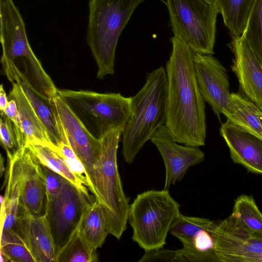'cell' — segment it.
I'll use <instances>...</instances> for the list:
<instances>
[{"instance_id":"6da1fadb","label":"cell","mask_w":262,"mask_h":262,"mask_svg":"<svg viewBox=\"0 0 262 262\" xmlns=\"http://www.w3.org/2000/svg\"><path fill=\"white\" fill-rule=\"evenodd\" d=\"M170 41L172 50L165 66L168 88L165 124L178 143L204 146L205 101L196 79L194 52L178 35H173Z\"/></svg>"},{"instance_id":"7a4b0ae2","label":"cell","mask_w":262,"mask_h":262,"mask_svg":"<svg viewBox=\"0 0 262 262\" xmlns=\"http://www.w3.org/2000/svg\"><path fill=\"white\" fill-rule=\"evenodd\" d=\"M167 88L165 68L161 66L147 73L144 85L132 97V114L122 134V155L127 164L165 124Z\"/></svg>"},{"instance_id":"3957f363","label":"cell","mask_w":262,"mask_h":262,"mask_svg":"<svg viewBox=\"0 0 262 262\" xmlns=\"http://www.w3.org/2000/svg\"><path fill=\"white\" fill-rule=\"evenodd\" d=\"M145 0H89L86 41L97 66V78L115 73L120 35L136 9Z\"/></svg>"},{"instance_id":"277c9868","label":"cell","mask_w":262,"mask_h":262,"mask_svg":"<svg viewBox=\"0 0 262 262\" xmlns=\"http://www.w3.org/2000/svg\"><path fill=\"white\" fill-rule=\"evenodd\" d=\"M123 129L106 134L94 164L89 189L105 211L110 234L120 239L127 228L129 199L125 195L119 174L117 153Z\"/></svg>"},{"instance_id":"5b68a950","label":"cell","mask_w":262,"mask_h":262,"mask_svg":"<svg viewBox=\"0 0 262 262\" xmlns=\"http://www.w3.org/2000/svg\"><path fill=\"white\" fill-rule=\"evenodd\" d=\"M180 204L168 189L139 194L129 206L132 239L145 251L163 247L172 223L180 213Z\"/></svg>"},{"instance_id":"8992f818","label":"cell","mask_w":262,"mask_h":262,"mask_svg":"<svg viewBox=\"0 0 262 262\" xmlns=\"http://www.w3.org/2000/svg\"><path fill=\"white\" fill-rule=\"evenodd\" d=\"M58 95L95 137L124 127L132 114V97L119 93L58 90Z\"/></svg>"},{"instance_id":"52a82bcc","label":"cell","mask_w":262,"mask_h":262,"mask_svg":"<svg viewBox=\"0 0 262 262\" xmlns=\"http://www.w3.org/2000/svg\"><path fill=\"white\" fill-rule=\"evenodd\" d=\"M169 25L194 53L213 54L219 12L208 0H166Z\"/></svg>"},{"instance_id":"ba28073f","label":"cell","mask_w":262,"mask_h":262,"mask_svg":"<svg viewBox=\"0 0 262 262\" xmlns=\"http://www.w3.org/2000/svg\"><path fill=\"white\" fill-rule=\"evenodd\" d=\"M91 202L87 196L68 181L60 192L47 198L46 214L57 251L78 228L84 208Z\"/></svg>"},{"instance_id":"9c48e42d","label":"cell","mask_w":262,"mask_h":262,"mask_svg":"<svg viewBox=\"0 0 262 262\" xmlns=\"http://www.w3.org/2000/svg\"><path fill=\"white\" fill-rule=\"evenodd\" d=\"M212 234L217 261L258 262L262 254V237L252 234L231 215L216 223Z\"/></svg>"},{"instance_id":"30bf717a","label":"cell","mask_w":262,"mask_h":262,"mask_svg":"<svg viewBox=\"0 0 262 262\" xmlns=\"http://www.w3.org/2000/svg\"><path fill=\"white\" fill-rule=\"evenodd\" d=\"M64 137L83 165L89 188L94 164L101 148V140L93 136L71 109L66 102L57 94L51 100Z\"/></svg>"},{"instance_id":"8fae6325","label":"cell","mask_w":262,"mask_h":262,"mask_svg":"<svg viewBox=\"0 0 262 262\" xmlns=\"http://www.w3.org/2000/svg\"><path fill=\"white\" fill-rule=\"evenodd\" d=\"M193 61L202 96L220 119L228 110L231 99L227 71L212 54L194 53Z\"/></svg>"},{"instance_id":"7c38bea8","label":"cell","mask_w":262,"mask_h":262,"mask_svg":"<svg viewBox=\"0 0 262 262\" xmlns=\"http://www.w3.org/2000/svg\"><path fill=\"white\" fill-rule=\"evenodd\" d=\"M18 165L21 201L25 214L46 213L47 194L41 164L28 147L15 154Z\"/></svg>"},{"instance_id":"4fadbf2b","label":"cell","mask_w":262,"mask_h":262,"mask_svg":"<svg viewBox=\"0 0 262 262\" xmlns=\"http://www.w3.org/2000/svg\"><path fill=\"white\" fill-rule=\"evenodd\" d=\"M150 140L157 148L164 163L165 189L181 181L189 168L201 163L205 159V155L199 147L179 145L165 124L158 128Z\"/></svg>"},{"instance_id":"5bb4252c","label":"cell","mask_w":262,"mask_h":262,"mask_svg":"<svg viewBox=\"0 0 262 262\" xmlns=\"http://www.w3.org/2000/svg\"><path fill=\"white\" fill-rule=\"evenodd\" d=\"M215 224L207 219L185 216L180 213L172 223L169 233L188 251L193 262L217 261L212 234Z\"/></svg>"},{"instance_id":"9a60e30c","label":"cell","mask_w":262,"mask_h":262,"mask_svg":"<svg viewBox=\"0 0 262 262\" xmlns=\"http://www.w3.org/2000/svg\"><path fill=\"white\" fill-rule=\"evenodd\" d=\"M232 70L243 93L262 111V64L243 36L232 38Z\"/></svg>"},{"instance_id":"2e32d148","label":"cell","mask_w":262,"mask_h":262,"mask_svg":"<svg viewBox=\"0 0 262 262\" xmlns=\"http://www.w3.org/2000/svg\"><path fill=\"white\" fill-rule=\"evenodd\" d=\"M220 133L234 163L262 174V139L228 120L222 124Z\"/></svg>"},{"instance_id":"e0dca14e","label":"cell","mask_w":262,"mask_h":262,"mask_svg":"<svg viewBox=\"0 0 262 262\" xmlns=\"http://www.w3.org/2000/svg\"><path fill=\"white\" fill-rule=\"evenodd\" d=\"M14 231L25 242L35 262H55L56 247L46 213L38 216L24 215Z\"/></svg>"},{"instance_id":"ac0fdd59","label":"cell","mask_w":262,"mask_h":262,"mask_svg":"<svg viewBox=\"0 0 262 262\" xmlns=\"http://www.w3.org/2000/svg\"><path fill=\"white\" fill-rule=\"evenodd\" d=\"M7 170L1 196V230H14L19 219L25 215L20 194L19 173L15 154L7 155Z\"/></svg>"},{"instance_id":"d6986e66","label":"cell","mask_w":262,"mask_h":262,"mask_svg":"<svg viewBox=\"0 0 262 262\" xmlns=\"http://www.w3.org/2000/svg\"><path fill=\"white\" fill-rule=\"evenodd\" d=\"M8 98L13 99L17 106L23 147L37 142L55 147L19 82L12 83Z\"/></svg>"},{"instance_id":"ffe728a7","label":"cell","mask_w":262,"mask_h":262,"mask_svg":"<svg viewBox=\"0 0 262 262\" xmlns=\"http://www.w3.org/2000/svg\"><path fill=\"white\" fill-rule=\"evenodd\" d=\"M78 229L95 249L103 245L110 232L104 208L96 200L89 203L84 208Z\"/></svg>"},{"instance_id":"44dd1931","label":"cell","mask_w":262,"mask_h":262,"mask_svg":"<svg viewBox=\"0 0 262 262\" xmlns=\"http://www.w3.org/2000/svg\"><path fill=\"white\" fill-rule=\"evenodd\" d=\"M260 111L246 97L232 93L228 110L224 115L227 120L262 139Z\"/></svg>"},{"instance_id":"7402d4cb","label":"cell","mask_w":262,"mask_h":262,"mask_svg":"<svg viewBox=\"0 0 262 262\" xmlns=\"http://www.w3.org/2000/svg\"><path fill=\"white\" fill-rule=\"evenodd\" d=\"M17 82L20 84L27 97L46 129L52 143L57 148L64 142V137L51 101L40 95L25 81L19 80Z\"/></svg>"},{"instance_id":"603a6c76","label":"cell","mask_w":262,"mask_h":262,"mask_svg":"<svg viewBox=\"0 0 262 262\" xmlns=\"http://www.w3.org/2000/svg\"><path fill=\"white\" fill-rule=\"evenodd\" d=\"M256 0H213L231 38L242 35Z\"/></svg>"},{"instance_id":"cb8c5ba5","label":"cell","mask_w":262,"mask_h":262,"mask_svg":"<svg viewBox=\"0 0 262 262\" xmlns=\"http://www.w3.org/2000/svg\"><path fill=\"white\" fill-rule=\"evenodd\" d=\"M27 146L41 164L64 177L78 190L90 198L85 183L72 171L55 148L37 142L29 143Z\"/></svg>"},{"instance_id":"d4e9b609","label":"cell","mask_w":262,"mask_h":262,"mask_svg":"<svg viewBox=\"0 0 262 262\" xmlns=\"http://www.w3.org/2000/svg\"><path fill=\"white\" fill-rule=\"evenodd\" d=\"M97 249L91 246L78 228L56 253L55 262H96Z\"/></svg>"},{"instance_id":"484cf974","label":"cell","mask_w":262,"mask_h":262,"mask_svg":"<svg viewBox=\"0 0 262 262\" xmlns=\"http://www.w3.org/2000/svg\"><path fill=\"white\" fill-rule=\"evenodd\" d=\"M231 215L252 234L262 237V213L251 196H239L235 201Z\"/></svg>"},{"instance_id":"4316f807","label":"cell","mask_w":262,"mask_h":262,"mask_svg":"<svg viewBox=\"0 0 262 262\" xmlns=\"http://www.w3.org/2000/svg\"><path fill=\"white\" fill-rule=\"evenodd\" d=\"M2 262H35L31 251L13 230H1Z\"/></svg>"},{"instance_id":"83f0119b","label":"cell","mask_w":262,"mask_h":262,"mask_svg":"<svg viewBox=\"0 0 262 262\" xmlns=\"http://www.w3.org/2000/svg\"><path fill=\"white\" fill-rule=\"evenodd\" d=\"M242 35L262 64V0H256Z\"/></svg>"},{"instance_id":"f1b7e54d","label":"cell","mask_w":262,"mask_h":262,"mask_svg":"<svg viewBox=\"0 0 262 262\" xmlns=\"http://www.w3.org/2000/svg\"><path fill=\"white\" fill-rule=\"evenodd\" d=\"M0 138L7 155L13 156L19 150L14 124L6 115L1 117Z\"/></svg>"},{"instance_id":"f546056e","label":"cell","mask_w":262,"mask_h":262,"mask_svg":"<svg viewBox=\"0 0 262 262\" xmlns=\"http://www.w3.org/2000/svg\"><path fill=\"white\" fill-rule=\"evenodd\" d=\"M56 150L64 160L72 171L81 178L88 187L84 167L70 146L62 142L56 148Z\"/></svg>"},{"instance_id":"4dcf8cb0","label":"cell","mask_w":262,"mask_h":262,"mask_svg":"<svg viewBox=\"0 0 262 262\" xmlns=\"http://www.w3.org/2000/svg\"><path fill=\"white\" fill-rule=\"evenodd\" d=\"M41 168L45 180L47 198L57 195L68 180L42 164Z\"/></svg>"},{"instance_id":"1f68e13d","label":"cell","mask_w":262,"mask_h":262,"mask_svg":"<svg viewBox=\"0 0 262 262\" xmlns=\"http://www.w3.org/2000/svg\"><path fill=\"white\" fill-rule=\"evenodd\" d=\"M9 98L7 96L4 88V85L1 84L0 86V111L1 116L5 115V111L8 105Z\"/></svg>"},{"instance_id":"d6a6232c","label":"cell","mask_w":262,"mask_h":262,"mask_svg":"<svg viewBox=\"0 0 262 262\" xmlns=\"http://www.w3.org/2000/svg\"><path fill=\"white\" fill-rule=\"evenodd\" d=\"M4 158L2 156H1L0 170H1V177L2 176L3 173L5 170V168H4Z\"/></svg>"},{"instance_id":"836d02e7","label":"cell","mask_w":262,"mask_h":262,"mask_svg":"<svg viewBox=\"0 0 262 262\" xmlns=\"http://www.w3.org/2000/svg\"><path fill=\"white\" fill-rule=\"evenodd\" d=\"M259 117H260L261 122L262 123V111H260V112H259Z\"/></svg>"},{"instance_id":"e575fe53","label":"cell","mask_w":262,"mask_h":262,"mask_svg":"<svg viewBox=\"0 0 262 262\" xmlns=\"http://www.w3.org/2000/svg\"><path fill=\"white\" fill-rule=\"evenodd\" d=\"M208 1H209V2H214L213 0H208Z\"/></svg>"}]
</instances>
